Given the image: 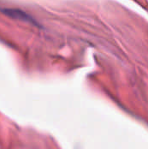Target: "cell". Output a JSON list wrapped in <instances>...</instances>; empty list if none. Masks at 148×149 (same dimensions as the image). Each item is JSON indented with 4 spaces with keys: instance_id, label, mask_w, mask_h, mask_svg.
Instances as JSON below:
<instances>
[{
    "instance_id": "1",
    "label": "cell",
    "mask_w": 148,
    "mask_h": 149,
    "mask_svg": "<svg viewBox=\"0 0 148 149\" xmlns=\"http://www.w3.org/2000/svg\"><path fill=\"white\" fill-rule=\"evenodd\" d=\"M5 15H7L10 17L15 18V19H19V20H23L25 22H30L34 24H36V21L27 13H25L24 11L21 10H17V9H2L1 10Z\"/></svg>"
}]
</instances>
